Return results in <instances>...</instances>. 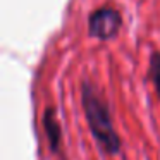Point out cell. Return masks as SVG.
<instances>
[{
	"mask_svg": "<svg viewBox=\"0 0 160 160\" xmlns=\"http://www.w3.org/2000/svg\"><path fill=\"white\" fill-rule=\"evenodd\" d=\"M81 107H83L91 136L98 143V146L108 155L121 153L122 141L114 126V117H112L108 102H105L97 86L88 79L81 81Z\"/></svg>",
	"mask_w": 160,
	"mask_h": 160,
	"instance_id": "obj_1",
	"label": "cell"
},
{
	"mask_svg": "<svg viewBox=\"0 0 160 160\" xmlns=\"http://www.w3.org/2000/svg\"><path fill=\"white\" fill-rule=\"evenodd\" d=\"M122 28V14L112 5H102L88 16V33L102 42L112 40Z\"/></svg>",
	"mask_w": 160,
	"mask_h": 160,
	"instance_id": "obj_2",
	"label": "cell"
},
{
	"mask_svg": "<svg viewBox=\"0 0 160 160\" xmlns=\"http://www.w3.org/2000/svg\"><path fill=\"white\" fill-rule=\"evenodd\" d=\"M42 126L45 131L47 141H48V148L52 153H59L60 152V145H62V126L59 122L57 117V108L48 105L43 110L42 115Z\"/></svg>",
	"mask_w": 160,
	"mask_h": 160,
	"instance_id": "obj_3",
	"label": "cell"
},
{
	"mask_svg": "<svg viewBox=\"0 0 160 160\" xmlns=\"http://www.w3.org/2000/svg\"><path fill=\"white\" fill-rule=\"evenodd\" d=\"M148 79L153 83L155 91L160 98V52H152L148 60Z\"/></svg>",
	"mask_w": 160,
	"mask_h": 160,
	"instance_id": "obj_4",
	"label": "cell"
}]
</instances>
